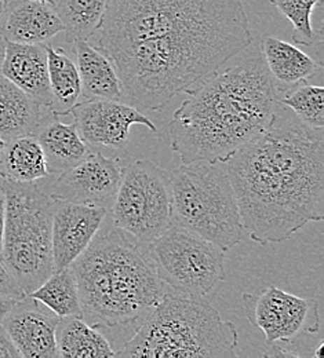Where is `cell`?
<instances>
[{
    "instance_id": "7a4b0ae2",
    "label": "cell",
    "mask_w": 324,
    "mask_h": 358,
    "mask_svg": "<svg viewBox=\"0 0 324 358\" xmlns=\"http://www.w3.org/2000/svg\"><path fill=\"white\" fill-rule=\"evenodd\" d=\"M243 229L268 245L324 218V134L280 103L225 163Z\"/></svg>"
},
{
    "instance_id": "cb8c5ba5",
    "label": "cell",
    "mask_w": 324,
    "mask_h": 358,
    "mask_svg": "<svg viewBox=\"0 0 324 358\" xmlns=\"http://www.w3.org/2000/svg\"><path fill=\"white\" fill-rule=\"evenodd\" d=\"M29 296L43 303L58 317L83 318L78 282L71 266L52 270L46 281L31 292Z\"/></svg>"
},
{
    "instance_id": "83f0119b",
    "label": "cell",
    "mask_w": 324,
    "mask_h": 358,
    "mask_svg": "<svg viewBox=\"0 0 324 358\" xmlns=\"http://www.w3.org/2000/svg\"><path fill=\"white\" fill-rule=\"evenodd\" d=\"M0 295L14 298V299H24L27 296V294L17 284L13 275L7 271V268H4L1 261H0Z\"/></svg>"
},
{
    "instance_id": "9a60e30c",
    "label": "cell",
    "mask_w": 324,
    "mask_h": 358,
    "mask_svg": "<svg viewBox=\"0 0 324 358\" xmlns=\"http://www.w3.org/2000/svg\"><path fill=\"white\" fill-rule=\"evenodd\" d=\"M0 73L43 108L50 109L52 95L48 79L46 45L43 43L24 45L6 41Z\"/></svg>"
},
{
    "instance_id": "ba28073f",
    "label": "cell",
    "mask_w": 324,
    "mask_h": 358,
    "mask_svg": "<svg viewBox=\"0 0 324 358\" xmlns=\"http://www.w3.org/2000/svg\"><path fill=\"white\" fill-rule=\"evenodd\" d=\"M159 278L176 292L204 298L225 281V251L203 237L171 224L146 245Z\"/></svg>"
},
{
    "instance_id": "6da1fadb",
    "label": "cell",
    "mask_w": 324,
    "mask_h": 358,
    "mask_svg": "<svg viewBox=\"0 0 324 358\" xmlns=\"http://www.w3.org/2000/svg\"><path fill=\"white\" fill-rule=\"evenodd\" d=\"M97 36L122 101L141 112L163 109L253 43L243 0H106Z\"/></svg>"
},
{
    "instance_id": "4fadbf2b",
    "label": "cell",
    "mask_w": 324,
    "mask_h": 358,
    "mask_svg": "<svg viewBox=\"0 0 324 358\" xmlns=\"http://www.w3.org/2000/svg\"><path fill=\"white\" fill-rule=\"evenodd\" d=\"M108 211L99 207L54 200L52 262L54 270L69 268L92 244Z\"/></svg>"
},
{
    "instance_id": "3957f363",
    "label": "cell",
    "mask_w": 324,
    "mask_h": 358,
    "mask_svg": "<svg viewBox=\"0 0 324 358\" xmlns=\"http://www.w3.org/2000/svg\"><path fill=\"white\" fill-rule=\"evenodd\" d=\"M188 94L169 123L171 149L185 164H225L267 127L281 96L261 51L218 69Z\"/></svg>"
},
{
    "instance_id": "d6a6232c",
    "label": "cell",
    "mask_w": 324,
    "mask_h": 358,
    "mask_svg": "<svg viewBox=\"0 0 324 358\" xmlns=\"http://www.w3.org/2000/svg\"><path fill=\"white\" fill-rule=\"evenodd\" d=\"M323 350H324V343L323 342H321L319 345H318V348L315 349V352H314V355H312V357L315 358H323Z\"/></svg>"
},
{
    "instance_id": "4dcf8cb0",
    "label": "cell",
    "mask_w": 324,
    "mask_h": 358,
    "mask_svg": "<svg viewBox=\"0 0 324 358\" xmlns=\"http://www.w3.org/2000/svg\"><path fill=\"white\" fill-rule=\"evenodd\" d=\"M20 299H14V298H8V296H3L0 295V324L3 322L4 317L10 313V310L15 306V303Z\"/></svg>"
},
{
    "instance_id": "ffe728a7",
    "label": "cell",
    "mask_w": 324,
    "mask_h": 358,
    "mask_svg": "<svg viewBox=\"0 0 324 358\" xmlns=\"http://www.w3.org/2000/svg\"><path fill=\"white\" fill-rule=\"evenodd\" d=\"M43 106L0 73V138L34 134L42 120Z\"/></svg>"
},
{
    "instance_id": "8992f818",
    "label": "cell",
    "mask_w": 324,
    "mask_h": 358,
    "mask_svg": "<svg viewBox=\"0 0 324 358\" xmlns=\"http://www.w3.org/2000/svg\"><path fill=\"white\" fill-rule=\"evenodd\" d=\"M171 224L230 251L243 237L231 179L221 163H183L170 173Z\"/></svg>"
},
{
    "instance_id": "d590c367",
    "label": "cell",
    "mask_w": 324,
    "mask_h": 358,
    "mask_svg": "<svg viewBox=\"0 0 324 358\" xmlns=\"http://www.w3.org/2000/svg\"><path fill=\"white\" fill-rule=\"evenodd\" d=\"M4 143H6V142H4V141H3V139H1V138H0V150H1V149H3V146H4Z\"/></svg>"
},
{
    "instance_id": "1f68e13d",
    "label": "cell",
    "mask_w": 324,
    "mask_h": 358,
    "mask_svg": "<svg viewBox=\"0 0 324 358\" xmlns=\"http://www.w3.org/2000/svg\"><path fill=\"white\" fill-rule=\"evenodd\" d=\"M8 0H0V35L3 36V28H4V22H6V17H7V11H8Z\"/></svg>"
},
{
    "instance_id": "d6986e66",
    "label": "cell",
    "mask_w": 324,
    "mask_h": 358,
    "mask_svg": "<svg viewBox=\"0 0 324 358\" xmlns=\"http://www.w3.org/2000/svg\"><path fill=\"white\" fill-rule=\"evenodd\" d=\"M76 66L86 99L122 101V83L109 58L87 41H75Z\"/></svg>"
},
{
    "instance_id": "d4e9b609",
    "label": "cell",
    "mask_w": 324,
    "mask_h": 358,
    "mask_svg": "<svg viewBox=\"0 0 324 358\" xmlns=\"http://www.w3.org/2000/svg\"><path fill=\"white\" fill-rule=\"evenodd\" d=\"M66 34V41H87L104 21L106 0H58L54 6Z\"/></svg>"
},
{
    "instance_id": "484cf974",
    "label": "cell",
    "mask_w": 324,
    "mask_h": 358,
    "mask_svg": "<svg viewBox=\"0 0 324 358\" xmlns=\"http://www.w3.org/2000/svg\"><path fill=\"white\" fill-rule=\"evenodd\" d=\"M280 103L288 108L301 122L314 129L324 127V89L307 82L281 92Z\"/></svg>"
},
{
    "instance_id": "5b68a950",
    "label": "cell",
    "mask_w": 324,
    "mask_h": 358,
    "mask_svg": "<svg viewBox=\"0 0 324 358\" xmlns=\"http://www.w3.org/2000/svg\"><path fill=\"white\" fill-rule=\"evenodd\" d=\"M237 331L204 298L166 294L115 357H236Z\"/></svg>"
},
{
    "instance_id": "52a82bcc",
    "label": "cell",
    "mask_w": 324,
    "mask_h": 358,
    "mask_svg": "<svg viewBox=\"0 0 324 358\" xmlns=\"http://www.w3.org/2000/svg\"><path fill=\"white\" fill-rule=\"evenodd\" d=\"M6 218L0 261L22 291L29 295L54 270V199L35 182H4Z\"/></svg>"
},
{
    "instance_id": "f1b7e54d",
    "label": "cell",
    "mask_w": 324,
    "mask_h": 358,
    "mask_svg": "<svg viewBox=\"0 0 324 358\" xmlns=\"http://www.w3.org/2000/svg\"><path fill=\"white\" fill-rule=\"evenodd\" d=\"M18 358L21 357L17 348L14 346L13 341L10 339L7 331L0 324V358Z\"/></svg>"
},
{
    "instance_id": "5bb4252c",
    "label": "cell",
    "mask_w": 324,
    "mask_h": 358,
    "mask_svg": "<svg viewBox=\"0 0 324 358\" xmlns=\"http://www.w3.org/2000/svg\"><path fill=\"white\" fill-rule=\"evenodd\" d=\"M61 317L27 295L1 322L21 357L55 358V329Z\"/></svg>"
},
{
    "instance_id": "603a6c76",
    "label": "cell",
    "mask_w": 324,
    "mask_h": 358,
    "mask_svg": "<svg viewBox=\"0 0 324 358\" xmlns=\"http://www.w3.org/2000/svg\"><path fill=\"white\" fill-rule=\"evenodd\" d=\"M47 66L52 102L50 110L55 116H66L82 96V85L76 62L64 48L46 45Z\"/></svg>"
},
{
    "instance_id": "e0dca14e",
    "label": "cell",
    "mask_w": 324,
    "mask_h": 358,
    "mask_svg": "<svg viewBox=\"0 0 324 358\" xmlns=\"http://www.w3.org/2000/svg\"><path fill=\"white\" fill-rule=\"evenodd\" d=\"M34 135L43 149L50 176L66 171L90 153L76 126L62 123L52 113L42 117Z\"/></svg>"
},
{
    "instance_id": "9c48e42d",
    "label": "cell",
    "mask_w": 324,
    "mask_h": 358,
    "mask_svg": "<svg viewBox=\"0 0 324 358\" xmlns=\"http://www.w3.org/2000/svg\"><path fill=\"white\" fill-rule=\"evenodd\" d=\"M111 213L116 229L148 245L171 226L170 174L150 160L125 166Z\"/></svg>"
},
{
    "instance_id": "8fae6325",
    "label": "cell",
    "mask_w": 324,
    "mask_h": 358,
    "mask_svg": "<svg viewBox=\"0 0 324 358\" xmlns=\"http://www.w3.org/2000/svg\"><path fill=\"white\" fill-rule=\"evenodd\" d=\"M123 166L116 157L92 152L73 167L57 176L48 194L54 200L112 210Z\"/></svg>"
},
{
    "instance_id": "f546056e",
    "label": "cell",
    "mask_w": 324,
    "mask_h": 358,
    "mask_svg": "<svg viewBox=\"0 0 324 358\" xmlns=\"http://www.w3.org/2000/svg\"><path fill=\"white\" fill-rule=\"evenodd\" d=\"M4 218H6V192L3 187V182H0V254H1V241H3V230H4Z\"/></svg>"
},
{
    "instance_id": "ac0fdd59",
    "label": "cell",
    "mask_w": 324,
    "mask_h": 358,
    "mask_svg": "<svg viewBox=\"0 0 324 358\" xmlns=\"http://www.w3.org/2000/svg\"><path fill=\"white\" fill-rule=\"evenodd\" d=\"M261 52L281 92L298 83L308 82L322 68L315 58L301 48L274 36H264Z\"/></svg>"
},
{
    "instance_id": "44dd1931",
    "label": "cell",
    "mask_w": 324,
    "mask_h": 358,
    "mask_svg": "<svg viewBox=\"0 0 324 358\" xmlns=\"http://www.w3.org/2000/svg\"><path fill=\"white\" fill-rule=\"evenodd\" d=\"M43 149L34 134L10 139L0 150V178L4 182L29 183L47 178Z\"/></svg>"
},
{
    "instance_id": "7c38bea8",
    "label": "cell",
    "mask_w": 324,
    "mask_h": 358,
    "mask_svg": "<svg viewBox=\"0 0 324 358\" xmlns=\"http://www.w3.org/2000/svg\"><path fill=\"white\" fill-rule=\"evenodd\" d=\"M82 139L94 148H125L133 126L157 133L155 123L137 108L115 99H86L71 113Z\"/></svg>"
},
{
    "instance_id": "277c9868",
    "label": "cell",
    "mask_w": 324,
    "mask_h": 358,
    "mask_svg": "<svg viewBox=\"0 0 324 358\" xmlns=\"http://www.w3.org/2000/svg\"><path fill=\"white\" fill-rule=\"evenodd\" d=\"M76 277L83 320L94 327H129L166 295L145 244L113 229L95 236L71 265Z\"/></svg>"
},
{
    "instance_id": "30bf717a",
    "label": "cell",
    "mask_w": 324,
    "mask_h": 358,
    "mask_svg": "<svg viewBox=\"0 0 324 358\" xmlns=\"http://www.w3.org/2000/svg\"><path fill=\"white\" fill-rule=\"evenodd\" d=\"M246 318L261 329L267 345L291 343L302 335H315L321 329L319 303L269 285L260 294L241 295Z\"/></svg>"
},
{
    "instance_id": "836d02e7",
    "label": "cell",
    "mask_w": 324,
    "mask_h": 358,
    "mask_svg": "<svg viewBox=\"0 0 324 358\" xmlns=\"http://www.w3.org/2000/svg\"><path fill=\"white\" fill-rule=\"evenodd\" d=\"M4 51H6V39L0 35V68H1L3 58H4Z\"/></svg>"
},
{
    "instance_id": "2e32d148",
    "label": "cell",
    "mask_w": 324,
    "mask_h": 358,
    "mask_svg": "<svg viewBox=\"0 0 324 358\" xmlns=\"http://www.w3.org/2000/svg\"><path fill=\"white\" fill-rule=\"evenodd\" d=\"M61 32H64V25L54 6L32 0H17L8 4L3 28L6 41L41 45Z\"/></svg>"
},
{
    "instance_id": "4316f807",
    "label": "cell",
    "mask_w": 324,
    "mask_h": 358,
    "mask_svg": "<svg viewBox=\"0 0 324 358\" xmlns=\"http://www.w3.org/2000/svg\"><path fill=\"white\" fill-rule=\"evenodd\" d=\"M279 13L286 17L293 28L295 45L312 47L316 43V32L312 27V13L321 0H271Z\"/></svg>"
},
{
    "instance_id": "7402d4cb",
    "label": "cell",
    "mask_w": 324,
    "mask_h": 358,
    "mask_svg": "<svg viewBox=\"0 0 324 358\" xmlns=\"http://www.w3.org/2000/svg\"><path fill=\"white\" fill-rule=\"evenodd\" d=\"M57 357H115L109 341L82 317H61L55 329Z\"/></svg>"
},
{
    "instance_id": "e575fe53",
    "label": "cell",
    "mask_w": 324,
    "mask_h": 358,
    "mask_svg": "<svg viewBox=\"0 0 324 358\" xmlns=\"http://www.w3.org/2000/svg\"><path fill=\"white\" fill-rule=\"evenodd\" d=\"M32 1H41V3L50 4V6H55V1H54V0H32Z\"/></svg>"
}]
</instances>
